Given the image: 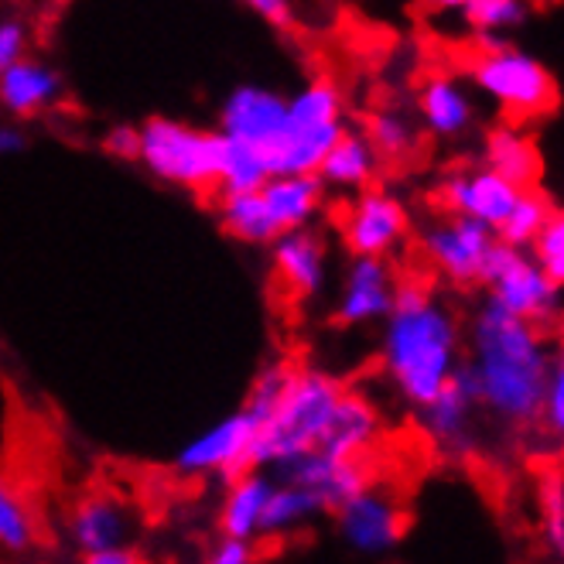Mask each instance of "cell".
<instances>
[{
  "instance_id": "6da1fadb",
  "label": "cell",
  "mask_w": 564,
  "mask_h": 564,
  "mask_svg": "<svg viewBox=\"0 0 564 564\" xmlns=\"http://www.w3.org/2000/svg\"><path fill=\"white\" fill-rule=\"evenodd\" d=\"M557 356L544 325L510 315L489 297L469 318V367L479 383V408L507 427L538 424Z\"/></svg>"
},
{
  "instance_id": "7a4b0ae2",
  "label": "cell",
  "mask_w": 564,
  "mask_h": 564,
  "mask_svg": "<svg viewBox=\"0 0 564 564\" xmlns=\"http://www.w3.org/2000/svg\"><path fill=\"white\" fill-rule=\"evenodd\" d=\"M380 367L393 393L417 411L435 397L466 356L462 322L445 297L411 278L397 281L393 305L380 322Z\"/></svg>"
},
{
  "instance_id": "3957f363",
  "label": "cell",
  "mask_w": 564,
  "mask_h": 564,
  "mask_svg": "<svg viewBox=\"0 0 564 564\" xmlns=\"http://www.w3.org/2000/svg\"><path fill=\"white\" fill-rule=\"evenodd\" d=\"M346 387L315 367H294L274 411L257 424L250 469H281L284 462L318 448L322 431Z\"/></svg>"
},
{
  "instance_id": "277c9868",
  "label": "cell",
  "mask_w": 564,
  "mask_h": 564,
  "mask_svg": "<svg viewBox=\"0 0 564 564\" xmlns=\"http://www.w3.org/2000/svg\"><path fill=\"white\" fill-rule=\"evenodd\" d=\"M138 161L154 178L188 192H216L223 161L219 130H203L172 117H151L138 127Z\"/></svg>"
},
{
  "instance_id": "5b68a950",
  "label": "cell",
  "mask_w": 564,
  "mask_h": 564,
  "mask_svg": "<svg viewBox=\"0 0 564 564\" xmlns=\"http://www.w3.org/2000/svg\"><path fill=\"white\" fill-rule=\"evenodd\" d=\"M469 79L517 123L538 120L557 107L554 73L541 58L507 42L479 45V52L469 62Z\"/></svg>"
},
{
  "instance_id": "8992f818",
  "label": "cell",
  "mask_w": 564,
  "mask_h": 564,
  "mask_svg": "<svg viewBox=\"0 0 564 564\" xmlns=\"http://www.w3.org/2000/svg\"><path fill=\"white\" fill-rule=\"evenodd\" d=\"M476 284L489 291V302L534 325L547 328L561 315V284L551 281L527 250L503 240H492Z\"/></svg>"
},
{
  "instance_id": "52a82bcc",
  "label": "cell",
  "mask_w": 564,
  "mask_h": 564,
  "mask_svg": "<svg viewBox=\"0 0 564 564\" xmlns=\"http://www.w3.org/2000/svg\"><path fill=\"white\" fill-rule=\"evenodd\" d=\"M496 240V229L473 219V216H458V213H445L442 219L427 223L421 229V253L424 260L435 268V274H442L452 284H476L482 260L489 253Z\"/></svg>"
},
{
  "instance_id": "ba28073f",
  "label": "cell",
  "mask_w": 564,
  "mask_h": 564,
  "mask_svg": "<svg viewBox=\"0 0 564 564\" xmlns=\"http://www.w3.org/2000/svg\"><path fill=\"white\" fill-rule=\"evenodd\" d=\"M339 229L349 253L390 257L411 237V213L393 192L367 185L349 198Z\"/></svg>"
},
{
  "instance_id": "9c48e42d",
  "label": "cell",
  "mask_w": 564,
  "mask_h": 564,
  "mask_svg": "<svg viewBox=\"0 0 564 564\" xmlns=\"http://www.w3.org/2000/svg\"><path fill=\"white\" fill-rule=\"evenodd\" d=\"M219 134L253 144L274 175V158L288 138V96L271 86H237L223 99Z\"/></svg>"
},
{
  "instance_id": "30bf717a",
  "label": "cell",
  "mask_w": 564,
  "mask_h": 564,
  "mask_svg": "<svg viewBox=\"0 0 564 564\" xmlns=\"http://www.w3.org/2000/svg\"><path fill=\"white\" fill-rule=\"evenodd\" d=\"M479 383L469 367V359H462L448 383L431 397L427 404L417 408V424L427 435L431 445H438L448 455H466L476 445V417H479Z\"/></svg>"
},
{
  "instance_id": "8fae6325",
  "label": "cell",
  "mask_w": 564,
  "mask_h": 564,
  "mask_svg": "<svg viewBox=\"0 0 564 564\" xmlns=\"http://www.w3.org/2000/svg\"><path fill=\"white\" fill-rule=\"evenodd\" d=\"M257 435V421L243 408L226 414L203 435L182 445L175 455V473L178 476H213V479H234L243 469H250V448Z\"/></svg>"
},
{
  "instance_id": "7c38bea8",
  "label": "cell",
  "mask_w": 564,
  "mask_h": 564,
  "mask_svg": "<svg viewBox=\"0 0 564 564\" xmlns=\"http://www.w3.org/2000/svg\"><path fill=\"white\" fill-rule=\"evenodd\" d=\"M336 527H339V538L356 554L377 557L404 541L408 517L390 492L362 486L359 492L346 496L336 507Z\"/></svg>"
},
{
  "instance_id": "4fadbf2b",
  "label": "cell",
  "mask_w": 564,
  "mask_h": 564,
  "mask_svg": "<svg viewBox=\"0 0 564 564\" xmlns=\"http://www.w3.org/2000/svg\"><path fill=\"white\" fill-rule=\"evenodd\" d=\"M397 271L390 257H370V253H352L349 268L343 274L339 294H336V308L332 318L346 328H367L380 325L393 305L397 294Z\"/></svg>"
},
{
  "instance_id": "5bb4252c",
  "label": "cell",
  "mask_w": 564,
  "mask_h": 564,
  "mask_svg": "<svg viewBox=\"0 0 564 564\" xmlns=\"http://www.w3.org/2000/svg\"><path fill=\"white\" fill-rule=\"evenodd\" d=\"M271 274L291 302H308L328 281V243L315 226L284 229L271 243Z\"/></svg>"
},
{
  "instance_id": "9a60e30c",
  "label": "cell",
  "mask_w": 564,
  "mask_h": 564,
  "mask_svg": "<svg viewBox=\"0 0 564 564\" xmlns=\"http://www.w3.org/2000/svg\"><path fill=\"white\" fill-rule=\"evenodd\" d=\"M520 195V185L507 182L489 169H473V172H448L438 185V203L445 213L473 216L486 226H500L503 216L513 209Z\"/></svg>"
},
{
  "instance_id": "2e32d148",
  "label": "cell",
  "mask_w": 564,
  "mask_h": 564,
  "mask_svg": "<svg viewBox=\"0 0 564 564\" xmlns=\"http://www.w3.org/2000/svg\"><path fill=\"white\" fill-rule=\"evenodd\" d=\"M65 534H69V544L83 557H89L96 551L130 544V538H134V513H130V507L117 500V496L93 492V496H83L69 510Z\"/></svg>"
},
{
  "instance_id": "e0dca14e",
  "label": "cell",
  "mask_w": 564,
  "mask_h": 564,
  "mask_svg": "<svg viewBox=\"0 0 564 564\" xmlns=\"http://www.w3.org/2000/svg\"><path fill=\"white\" fill-rule=\"evenodd\" d=\"M380 427H383V417L370 397L359 390H343L336 411H332L318 438V452H325L328 458H343V462L362 458L377 445Z\"/></svg>"
},
{
  "instance_id": "ac0fdd59",
  "label": "cell",
  "mask_w": 564,
  "mask_h": 564,
  "mask_svg": "<svg viewBox=\"0 0 564 564\" xmlns=\"http://www.w3.org/2000/svg\"><path fill=\"white\" fill-rule=\"evenodd\" d=\"M274 479H291V482H302V486L315 489L328 510H336L346 496L359 492L362 486H370V473L362 466V458L343 462V458H328L318 448L284 462L281 469H274Z\"/></svg>"
},
{
  "instance_id": "d6986e66",
  "label": "cell",
  "mask_w": 564,
  "mask_h": 564,
  "mask_svg": "<svg viewBox=\"0 0 564 564\" xmlns=\"http://www.w3.org/2000/svg\"><path fill=\"white\" fill-rule=\"evenodd\" d=\"M62 73L42 58L21 55L0 69V107L11 117H42L62 99Z\"/></svg>"
},
{
  "instance_id": "ffe728a7",
  "label": "cell",
  "mask_w": 564,
  "mask_h": 564,
  "mask_svg": "<svg viewBox=\"0 0 564 564\" xmlns=\"http://www.w3.org/2000/svg\"><path fill=\"white\" fill-rule=\"evenodd\" d=\"M417 117L431 138L438 141L462 138L476 120L469 86H462L455 76H427L417 93Z\"/></svg>"
},
{
  "instance_id": "44dd1931",
  "label": "cell",
  "mask_w": 564,
  "mask_h": 564,
  "mask_svg": "<svg viewBox=\"0 0 564 564\" xmlns=\"http://www.w3.org/2000/svg\"><path fill=\"white\" fill-rule=\"evenodd\" d=\"M482 169L503 175L507 182L527 188V185H541L544 175V161L534 144V138L527 134V127L517 120L496 123L486 141H482Z\"/></svg>"
},
{
  "instance_id": "7402d4cb",
  "label": "cell",
  "mask_w": 564,
  "mask_h": 564,
  "mask_svg": "<svg viewBox=\"0 0 564 564\" xmlns=\"http://www.w3.org/2000/svg\"><path fill=\"white\" fill-rule=\"evenodd\" d=\"M268 203L278 229H297V226H312L322 209L328 188L322 185V178L315 172H288V175H271L257 188Z\"/></svg>"
},
{
  "instance_id": "603a6c76",
  "label": "cell",
  "mask_w": 564,
  "mask_h": 564,
  "mask_svg": "<svg viewBox=\"0 0 564 564\" xmlns=\"http://www.w3.org/2000/svg\"><path fill=\"white\" fill-rule=\"evenodd\" d=\"M377 172H380V154L373 151L370 138L356 127H346L336 138V144L325 151L315 175L332 192H359L377 182Z\"/></svg>"
},
{
  "instance_id": "cb8c5ba5",
  "label": "cell",
  "mask_w": 564,
  "mask_h": 564,
  "mask_svg": "<svg viewBox=\"0 0 564 564\" xmlns=\"http://www.w3.org/2000/svg\"><path fill=\"white\" fill-rule=\"evenodd\" d=\"M274 489V479L263 469H243L240 476L229 479V489L219 507V534L257 541L260 517L268 507V496Z\"/></svg>"
},
{
  "instance_id": "d4e9b609",
  "label": "cell",
  "mask_w": 564,
  "mask_h": 564,
  "mask_svg": "<svg viewBox=\"0 0 564 564\" xmlns=\"http://www.w3.org/2000/svg\"><path fill=\"white\" fill-rule=\"evenodd\" d=\"M322 513H328V507H325V500L315 489H308L302 482H291V479H274V489L268 496V507H263V517H260L257 538L294 534V530L308 527Z\"/></svg>"
},
{
  "instance_id": "484cf974",
  "label": "cell",
  "mask_w": 564,
  "mask_h": 564,
  "mask_svg": "<svg viewBox=\"0 0 564 564\" xmlns=\"http://www.w3.org/2000/svg\"><path fill=\"white\" fill-rule=\"evenodd\" d=\"M291 134H318V130H346V104L332 79H312L288 96Z\"/></svg>"
},
{
  "instance_id": "4316f807",
  "label": "cell",
  "mask_w": 564,
  "mask_h": 564,
  "mask_svg": "<svg viewBox=\"0 0 564 564\" xmlns=\"http://www.w3.org/2000/svg\"><path fill=\"white\" fill-rule=\"evenodd\" d=\"M216 213H219V226L226 234L247 247H268L281 234L268 203H263V195L257 188L253 192H223Z\"/></svg>"
},
{
  "instance_id": "83f0119b",
  "label": "cell",
  "mask_w": 564,
  "mask_h": 564,
  "mask_svg": "<svg viewBox=\"0 0 564 564\" xmlns=\"http://www.w3.org/2000/svg\"><path fill=\"white\" fill-rule=\"evenodd\" d=\"M554 209H557V206H554L551 192H544L541 185H527V188H520L513 209L503 216L500 226H496V240H503V243H510V247L527 250L530 240H534V237L541 234V226L551 219Z\"/></svg>"
},
{
  "instance_id": "f1b7e54d",
  "label": "cell",
  "mask_w": 564,
  "mask_h": 564,
  "mask_svg": "<svg viewBox=\"0 0 564 564\" xmlns=\"http://www.w3.org/2000/svg\"><path fill=\"white\" fill-rule=\"evenodd\" d=\"M271 178V169L263 154L247 144V141H234V138H223V161H219V185L216 192H253L263 182Z\"/></svg>"
},
{
  "instance_id": "f546056e",
  "label": "cell",
  "mask_w": 564,
  "mask_h": 564,
  "mask_svg": "<svg viewBox=\"0 0 564 564\" xmlns=\"http://www.w3.org/2000/svg\"><path fill=\"white\" fill-rule=\"evenodd\" d=\"M362 134L370 138L380 161H401L417 148V127L397 110H377L362 123Z\"/></svg>"
},
{
  "instance_id": "4dcf8cb0",
  "label": "cell",
  "mask_w": 564,
  "mask_h": 564,
  "mask_svg": "<svg viewBox=\"0 0 564 564\" xmlns=\"http://www.w3.org/2000/svg\"><path fill=\"white\" fill-rule=\"evenodd\" d=\"M534 8L538 0H469L458 14L476 35H500V31L527 24Z\"/></svg>"
},
{
  "instance_id": "1f68e13d",
  "label": "cell",
  "mask_w": 564,
  "mask_h": 564,
  "mask_svg": "<svg viewBox=\"0 0 564 564\" xmlns=\"http://www.w3.org/2000/svg\"><path fill=\"white\" fill-rule=\"evenodd\" d=\"M35 544V520H31L21 496L0 479V551L24 554Z\"/></svg>"
},
{
  "instance_id": "d6a6232c",
  "label": "cell",
  "mask_w": 564,
  "mask_h": 564,
  "mask_svg": "<svg viewBox=\"0 0 564 564\" xmlns=\"http://www.w3.org/2000/svg\"><path fill=\"white\" fill-rule=\"evenodd\" d=\"M291 373H294V362H271V367H263V370L253 377V383H250V390H247V401H243V411L253 414L257 424L274 411L278 397L284 393Z\"/></svg>"
},
{
  "instance_id": "836d02e7",
  "label": "cell",
  "mask_w": 564,
  "mask_h": 564,
  "mask_svg": "<svg viewBox=\"0 0 564 564\" xmlns=\"http://www.w3.org/2000/svg\"><path fill=\"white\" fill-rule=\"evenodd\" d=\"M527 253H530V260H534L551 281L564 284V216L557 209L541 226V234L530 240Z\"/></svg>"
},
{
  "instance_id": "e575fe53",
  "label": "cell",
  "mask_w": 564,
  "mask_h": 564,
  "mask_svg": "<svg viewBox=\"0 0 564 564\" xmlns=\"http://www.w3.org/2000/svg\"><path fill=\"white\" fill-rule=\"evenodd\" d=\"M541 513H544V541L554 554L564 551V486L561 473H551L541 482Z\"/></svg>"
},
{
  "instance_id": "d590c367",
  "label": "cell",
  "mask_w": 564,
  "mask_h": 564,
  "mask_svg": "<svg viewBox=\"0 0 564 564\" xmlns=\"http://www.w3.org/2000/svg\"><path fill=\"white\" fill-rule=\"evenodd\" d=\"M538 424L544 431H551L554 442H561V435H564V362H561V356L554 359V367H551V377H547V387H544V397H541Z\"/></svg>"
},
{
  "instance_id": "8d00e7d4",
  "label": "cell",
  "mask_w": 564,
  "mask_h": 564,
  "mask_svg": "<svg viewBox=\"0 0 564 564\" xmlns=\"http://www.w3.org/2000/svg\"><path fill=\"white\" fill-rule=\"evenodd\" d=\"M31 45V31L18 18H0V69H8L11 62L28 55Z\"/></svg>"
},
{
  "instance_id": "74e56055",
  "label": "cell",
  "mask_w": 564,
  "mask_h": 564,
  "mask_svg": "<svg viewBox=\"0 0 564 564\" xmlns=\"http://www.w3.org/2000/svg\"><path fill=\"white\" fill-rule=\"evenodd\" d=\"M138 127L134 123H113L104 134V151L120 161H138Z\"/></svg>"
},
{
  "instance_id": "f35d334b",
  "label": "cell",
  "mask_w": 564,
  "mask_h": 564,
  "mask_svg": "<svg viewBox=\"0 0 564 564\" xmlns=\"http://www.w3.org/2000/svg\"><path fill=\"white\" fill-rule=\"evenodd\" d=\"M213 564H250L253 561V541H243V538H226L213 547L209 554Z\"/></svg>"
},
{
  "instance_id": "ab89813d",
  "label": "cell",
  "mask_w": 564,
  "mask_h": 564,
  "mask_svg": "<svg viewBox=\"0 0 564 564\" xmlns=\"http://www.w3.org/2000/svg\"><path fill=\"white\" fill-rule=\"evenodd\" d=\"M240 4H247L253 14H260L263 21H271L278 28L291 24V18H294V4H291V0H240Z\"/></svg>"
},
{
  "instance_id": "60d3db41",
  "label": "cell",
  "mask_w": 564,
  "mask_h": 564,
  "mask_svg": "<svg viewBox=\"0 0 564 564\" xmlns=\"http://www.w3.org/2000/svg\"><path fill=\"white\" fill-rule=\"evenodd\" d=\"M86 564H138L141 554L134 544H120V547H107V551H96L89 557H83Z\"/></svg>"
},
{
  "instance_id": "b9f144b4",
  "label": "cell",
  "mask_w": 564,
  "mask_h": 564,
  "mask_svg": "<svg viewBox=\"0 0 564 564\" xmlns=\"http://www.w3.org/2000/svg\"><path fill=\"white\" fill-rule=\"evenodd\" d=\"M24 134L14 127V123H0V161L4 158H14V154H21L24 151Z\"/></svg>"
},
{
  "instance_id": "7bdbcfd3",
  "label": "cell",
  "mask_w": 564,
  "mask_h": 564,
  "mask_svg": "<svg viewBox=\"0 0 564 564\" xmlns=\"http://www.w3.org/2000/svg\"><path fill=\"white\" fill-rule=\"evenodd\" d=\"M424 4L438 8V11H462V8L469 4V0H424Z\"/></svg>"
}]
</instances>
